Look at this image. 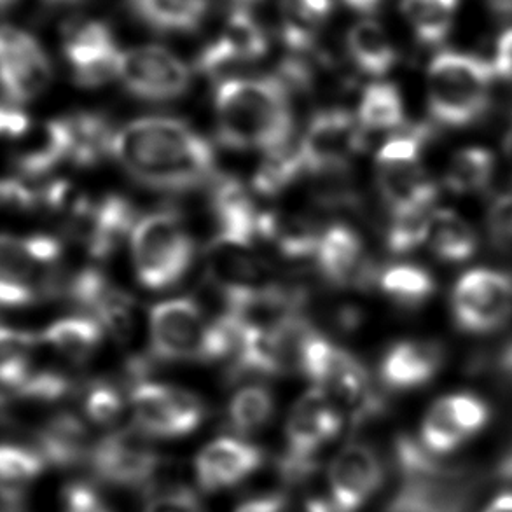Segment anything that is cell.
Listing matches in <instances>:
<instances>
[{"label": "cell", "instance_id": "1", "mask_svg": "<svg viewBox=\"0 0 512 512\" xmlns=\"http://www.w3.org/2000/svg\"><path fill=\"white\" fill-rule=\"evenodd\" d=\"M112 156L154 191L187 193L215 179L214 149L182 119H135L114 135Z\"/></svg>", "mask_w": 512, "mask_h": 512}, {"label": "cell", "instance_id": "2", "mask_svg": "<svg viewBox=\"0 0 512 512\" xmlns=\"http://www.w3.org/2000/svg\"><path fill=\"white\" fill-rule=\"evenodd\" d=\"M214 109L222 146L271 153L291 144V90L278 76L224 79L215 88Z\"/></svg>", "mask_w": 512, "mask_h": 512}, {"label": "cell", "instance_id": "3", "mask_svg": "<svg viewBox=\"0 0 512 512\" xmlns=\"http://www.w3.org/2000/svg\"><path fill=\"white\" fill-rule=\"evenodd\" d=\"M492 62L479 56L441 51L427 69L430 118L443 128H467L486 116L495 81Z\"/></svg>", "mask_w": 512, "mask_h": 512}, {"label": "cell", "instance_id": "4", "mask_svg": "<svg viewBox=\"0 0 512 512\" xmlns=\"http://www.w3.org/2000/svg\"><path fill=\"white\" fill-rule=\"evenodd\" d=\"M299 371L331 397L345 422L360 425L385 408L364 364L317 331L306 343Z\"/></svg>", "mask_w": 512, "mask_h": 512}, {"label": "cell", "instance_id": "5", "mask_svg": "<svg viewBox=\"0 0 512 512\" xmlns=\"http://www.w3.org/2000/svg\"><path fill=\"white\" fill-rule=\"evenodd\" d=\"M62 243L53 236L0 235V308H25L62 294Z\"/></svg>", "mask_w": 512, "mask_h": 512}, {"label": "cell", "instance_id": "6", "mask_svg": "<svg viewBox=\"0 0 512 512\" xmlns=\"http://www.w3.org/2000/svg\"><path fill=\"white\" fill-rule=\"evenodd\" d=\"M132 257L140 284L165 291L180 282L194 261V242L173 210H156L137 221Z\"/></svg>", "mask_w": 512, "mask_h": 512}, {"label": "cell", "instance_id": "7", "mask_svg": "<svg viewBox=\"0 0 512 512\" xmlns=\"http://www.w3.org/2000/svg\"><path fill=\"white\" fill-rule=\"evenodd\" d=\"M343 423L340 409L324 390L313 387L301 395L285 427V474L299 478L312 471L315 457L338 437Z\"/></svg>", "mask_w": 512, "mask_h": 512}, {"label": "cell", "instance_id": "8", "mask_svg": "<svg viewBox=\"0 0 512 512\" xmlns=\"http://www.w3.org/2000/svg\"><path fill=\"white\" fill-rule=\"evenodd\" d=\"M451 315L464 333H497L512 319V275L488 268L467 271L453 287Z\"/></svg>", "mask_w": 512, "mask_h": 512}, {"label": "cell", "instance_id": "9", "mask_svg": "<svg viewBox=\"0 0 512 512\" xmlns=\"http://www.w3.org/2000/svg\"><path fill=\"white\" fill-rule=\"evenodd\" d=\"M254 245L256 242L249 238L221 233L208 243L207 275L215 289L221 292L229 312L247 305L273 285L266 264L257 256Z\"/></svg>", "mask_w": 512, "mask_h": 512}, {"label": "cell", "instance_id": "10", "mask_svg": "<svg viewBox=\"0 0 512 512\" xmlns=\"http://www.w3.org/2000/svg\"><path fill=\"white\" fill-rule=\"evenodd\" d=\"M135 429L147 437L177 439L189 436L205 418V406L184 388L139 381L130 392Z\"/></svg>", "mask_w": 512, "mask_h": 512}, {"label": "cell", "instance_id": "11", "mask_svg": "<svg viewBox=\"0 0 512 512\" xmlns=\"http://www.w3.org/2000/svg\"><path fill=\"white\" fill-rule=\"evenodd\" d=\"M306 172L336 175L348 170L366 147V132L357 116L345 109H326L310 119L298 144Z\"/></svg>", "mask_w": 512, "mask_h": 512}, {"label": "cell", "instance_id": "12", "mask_svg": "<svg viewBox=\"0 0 512 512\" xmlns=\"http://www.w3.org/2000/svg\"><path fill=\"white\" fill-rule=\"evenodd\" d=\"M139 429H119L91 446L90 462L98 478L125 488L156 485L163 460Z\"/></svg>", "mask_w": 512, "mask_h": 512}, {"label": "cell", "instance_id": "13", "mask_svg": "<svg viewBox=\"0 0 512 512\" xmlns=\"http://www.w3.org/2000/svg\"><path fill=\"white\" fill-rule=\"evenodd\" d=\"M118 79L133 97L168 102L189 90L191 70L168 49L144 46L121 53Z\"/></svg>", "mask_w": 512, "mask_h": 512}, {"label": "cell", "instance_id": "14", "mask_svg": "<svg viewBox=\"0 0 512 512\" xmlns=\"http://www.w3.org/2000/svg\"><path fill=\"white\" fill-rule=\"evenodd\" d=\"M200 305L193 298H175L154 306L149 315V341L161 362L200 360L207 333Z\"/></svg>", "mask_w": 512, "mask_h": 512}, {"label": "cell", "instance_id": "15", "mask_svg": "<svg viewBox=\"0 0 512 512\" xmlns=\"http://www.w3.org/2000/svg\"><path fill=\"white\" fill-rule=\"evenodd\" d=\"M63 53L72 77L81 88H100L119 74L121 53L111 28L102 21H88L72 28L63 42Z\"/></svg>", "mask_w": 512, "mask_h": 512}, {"label": "cell", "instance_id": "16", "mask_svg": "<svg viewBox=\"0 0 512 512\" xmlns=\"http://www.w3.org/2000/svg\"><path fill=\"white\" fill-rule=\"evenodd\" d=\"M70 217L77 235L95 259L111 257L137 224L135 208L119 194H109L97 203L83 200Z\"/></svg>", "mask_w": 512, "mask_h": 512}, {"label": "cell", "instance_id": "17", "mask_svg": "<svg viewBox=\"0 0 512 512\" xmlns=\"http://www.w3.org/2000/svg\"><path fill=\"white\" fill-rule=\"evenodd\" d=\"M313 257L320 275L336 287H366L380 275L366 256L359 233L346 224L324 229Z\"/></svg>", "mask_w": 512, "mask_h": 512}, {"label": "cell", "instance_id": "18", "mask_svg": "<svg viewBox=\"0 0 512 512\" xmlns=\"http://www.w3.org/2000/svg\"><path fill=\"white\" fill-rule=\"evenodd\" d=\"M329 492L341 511L357 512L383 483V465L367 444L350 443L329 465Z\"/></svg>", "mask_w": 512, "mask_h": 512}, {"label": "cell", "instance_id": "19", "mask_svg": "<svg viewBox=\"0 0 512 512\" xmlns=\"http://www.w3.org/2000/svg\"><path fill=\"white\" fill-rule=\"evenodd\" d=\"M268 53V35L257 18L231 11L226 27L214 42L203 48L196 69L208 77H219L242 63L256 62Z\"/></svg>", "mask_w": 512, "mask_h": 512}, {"label": "cell", "instance_id": "20", "mask_svg": "<svg viewBox=\"0 0 512 512\" xmlns=\"http://www.w3.org/2000/svg\"><path fill=\"white\" fill-rule=\"evenodd\" d=\"M256 444L240 437H219L208 443L194 460V474L201 490L221 492L242 483L263 465Z\"/></svg>", "mask_w": 512, "mask_h": 512}, {"label": "cell", "instance_id": "21", "mask_svg": "<svg viewBox=\"0 0 512 512\" xmlns=\"http://www.w3.org/2000/svg\"><path fill=\"white\" fill-rule=\"evenodd\" d=\"M376 184L390 215L434 210L439 194L420 161L376 160Z\"/></svg>", "mask_w": 512, "mask_h": 512}, {"label": "cell", "instance_id": "22", "mask_svg": "<svg viewBox=\"0 0 512 512\" xmlns=\"http://www.w3.org/2000/svg\"><path fill=\"white\" fill-rule=\"evenodd\" d=\"M446 350L434 340L395 343L380 362V380L395 392L423 387L443 369Z\"/></svg>", "mask_w": 512, "mask_h": 512}, {"label": "cell", "instance_id": "23", "mask_svg": "<svg viewBox=\"0 0 512 512\" xmlns=\"http://www.w3.org/2000/svg\"><path fill=\"white\" fill-rule=\"evenodd\" d=\"M210 207L221 235L257 240V219L254 201L240 180L215 177L210 182Z\"/></svg>", "mask_w": 512, "mask_h": 512}, {"label": "cell", "instance_id": "24", "mask_svg": "<svg viewBox=\"0 0 512 512\" xmlns=\"http://www.w3.org/2000/svg\"><path fill=\"white\" fill-rule=\"evenodd\" d=\"M320 233L312 222L299 215L280 212H259L257 240L270 243L280 256L287 259H305L315 256Z\"/></svg>", "mask_w": 512, "mask_h": 512}, {"label": "cell", "instance_id": "25", "mask_svg": "<svg viewBox=\"0 0 512 512\" xmlns=\"http://www.w3.org/2000/svg\"><path fill=\"white\" fill-rule=\"evenodd\" d=\"M425 245H429L430 252L443 263H465L478 250V233L455 210H434Z\"/></svg>", "mask_w": 512, "mask_h": 512}, {"label": "cell", "instance_id": "26", "mask_svg": "<svg viewBox=\"0 0 512 512\" xmlns=\"http://www.w3.org/2000/svg\"><path fill=\"white\" fill-rule=\"evenodd\" d=\"M346 49L357 70L371 77L388 74L399 58L387 30L374 20L357 21L348 30Z\"/></svg>", "mask_w": 512, "mask_h": 512}, {"label": "cell", "instance_id": "27", "mask_svg": "<svg viewBox=\"0 0 512 512\" xmlns=\"http://www.w3.org/2000/svg\"><path fill=\"white\" fill-rule=\"evenodd\" d=\"M70 149L69 118L53 119L41 126L34 142H28V146L16 156V168L23 177H42L62 161L70 160Z\"/></svg>", "mask_w": 512, "mask_h": 512}, {"label": "cell", "instance_id": "28", "mask_svg": "<svg viewBox=\"0 0 512 512\" xmlns=\"http://www.w3.org/2000/svg\"><path fill=\"white\" fill-rule=\"evenodd\" d=\"M135 18L156 32H193L205 20L208 0H128Z\"/></svg>", "mask_w": 512, "mask_h": 512}, {"label": "cell", "instance_id": "29", "mask_svg": "<svg viewBox=\"0 0 512 512\" xmlns=\"http://www.w3.org/2000/svg\"><path fill=\"white\" fill-rule=\"evenodd\" d=\"M333 9V0H280V28L287 48L294 55L310 51Z\"/></svg>", "mask_w": 512, "mask_h": 512}, {"label": "cell", "instance_id": "30", "mask_svg": "<svg viewBox=\"0 0 512 512\" xmlns=\"http://www.w3.org/2000/svg\"><path fill=\"white\" fill-rule=\"evenodd\" d=\"M104 333V327L93 317L79 315L56 320L42 333L41 338L65 359L74 364H83L98 352Z\"/></svg>", "mask_w": 512, "mask_h": 512}, {"label": "cell", "instance_id": "31", "mask_svg": "<svg viewBox=\"0 0 512 512\" xmlns=\"http://www.w3.org/2000/svg\"><path fill=\"white\" fill-rule=\"evenodd\" d=\"M72 149L70 161L77 167H97L98 163L112 156L114 128L109 119L97 112H79L69 116Z\"/></svg>", "mask_w": 512, "mask_h": 512}, {"label": "cell", "instance_id": "32", "mask_svg": "<svg viewBox=\"0 0 512 512\" xmlns=\"http://www.w3.org/2000/svg\"><path fill=\"white\" fill-rule=\"evenodd\" d=\"M90 451L88 429L76 415H56L42 427L39 434V453L51 464H74L84 455H90Z\"/></svg>", "mask_w": 512, "mask_h": 512}, {"label": "cell", "instance_id": "33", "mask_svg": "<svg viewBox=\"0 0 512 512\" xmlns=\"http://www.w3.org/2000/svg\"><path fill=\"white\" fill-rule=\"evenodd\" d=\"M380 291L404 310H418L436 292V280L415 264H395L378 275Z\"/></svg>", "mask_w": 512, "mask_h": 512}, {"label": "cell", "instance_id": "34", "mask_svg": "<svg viewBox=\"0 0 512 512\" xmlns=\"http://www.w3.org/2000/svg\"><path fill=\"white\" fill-rule=\"evenodd\" d=\"M364 132H399L406 126V112L401 91L390 83L367 86L357 112Z\"/></svg>", "mask_w": 512, "mask_h": 512}, {"label": "cell", "instance_id": "35", "mask_svg": "<svg viewBox=\"0 0 512 512\" xmlns=\"http://www.w3.org/2000/svg\"><path fill=\"white\" fill-rule=\"evenodd\" d=\"M53 79V67L41 49L7 69H0V91L6 102L21 104L42 95Z\"/></svg>", "mask_w": 512, "mask_h": 512}, {"label": "cell", "instance_id": "36", "mask_svg": "<svg viewBox=\"0 0 512 512\" xmlns=\"http://www.w3.org/2000/svg\"><path fill=\"white\" fill-rule=\"evenodd\" d=\"M460 0H401L404 18L420 44L437 46L450 35Z\"/></svg>", "mask_w": 512, "mask_h": 512}, {"label": "cell", "instance_id": "37", "mask_svg": "<svg viewBox=\"0 0 512 512\" xmlns=\"http://www.w3.org/2000/svg\"><path fill=\"white\" fill-rule=\"evenodd\" d=\"M495 156L485 147H467L451 158L444 184L455 194H476L492 184Z\"/></svg>", "mask_w": 512, "mask_h": 512}, {"label": "cell", "instance_id": "38", "mask_svg": "<svg viewBox=\"0 0 512 512\" xmlns=\"http://www.w3.org/2000/svg\"><path fill=\"white\" fill-rule=\"evenodd\" d=\"M306 172L299 146H285L264 156L252 179V189L259 196L273 198L287 191Z\"/></svg>", "mask_w": 512, "mask_h": 512}, {"label": "cell", "instance_id": "39", "mask_svg": "<svg viewBox=\"0 0 512 512\" xmlns=\"http://www.w3.org/2000/svg\"><path fill=\"white\" fill-rule=\"evenodd\" d=\"M37 338L34 334L0 327V388L9 395L32 373V355Z\"/></svg>", "mask_w": 512, "mask_h": 512}, {"label": "cell", "instance_id": "40", "mask_svg": "<svg viewBox=\"0 0 512 512\" xmlns=\"http://www.w3.org/2000/svg\"><path fill=\"white\" fill-rule=\"evenodd\" d=\"M275 411V401L268 388L247 385L229 401L228 422L238 434H254L266 427Z\"/></svg>", "mask_w": 512, "mask_h": 512}, {"label": "cell", "instance_id": "41", "mask_svg": "<svg viewBox=\"0 0 512 512\" xmlns=\"http://www.w3.org/2000/svg\"><path fill=\"white\" fill-rule=\"evenodd\" d=\"M46 464L39 451L0 444V492L18 497L25 486L41 476Z\"/></svg>", "mask_w": 512, "mask_h": 512}, {"label": "cell", "instance_id": "42", "mask_svg": "<svg viewBox=\"0 0 512 512\" xmlns=\"http://www.w3.org/2000/svg\"><path fill=\"white\" fill-rule=\"evenodd\" d=\"M467 436L460 429L448 397H443L432 404L422 423V446L432 455H444L457 450Z\"/></svg>", "mask_w": 512, "mask_h": 512}, {"label": "cell", "instance_id": "43", "mask_svg": "<svg viewBox=\"0 0 512 512\" xmlns=\"http://www.w3.org/2000/svg\"><path fill=\"white\" fill-rule=\"evenodd\" d=\"M432 212L434 210L390 215L387 238H385L388 252L395 256H404L420 249L427 240V229H429Z\"/></svg>", "mask_w": 512, "mask_h": 512}, {"label": "cell", "instance_id": "44", "mask_svg": "<svg viewBox=\"0 0 512 512\" xmlns=\"http://www.w3.org/2000/svg\"><path fill=\"white\" fill-rule=\"evenodd\" d=\"M125 411V399L112 383H93L84 395V415L95 425L112 427Z\"/></svg>", "mask_w": 512, "mask_h": 512}, {"label": "cell", "instance_id": "45", "mask_svg": "<svg viewBox=\"0 0 512 512\" xmlns=\"http://www.w3.org/2000/svg\"><path fill=\"white\" fill-rule=\"evenodd\" d=\"M72 390L67 376L55 371H37L28 374L27 380L14 390V397L28 401L55 402L63 399Z\"/></svg>", "mask_w": 512, "mask_h": 512}, {"label": "cell", "instance_id": "46", "mask_svg": "<svg viewBox=\"0 0 512 512\" xmlns=\"http://www.w3.org/2000/svg\"><path fill=\"white\" fill-rule=\"evenodd\" d=\"M448 401H450L455 420L467 437L478 434L479 430L483 429L490 420V409L476 395H448Z\"/></svg>", "mask_w": 512, "mask_h": 512}, {"label": "cell", "instance_id": "47", "mask_svg": "<svg viewBox=\"0 0 512 512\" xmlns=\"http://www.w3.org/2000/svg\"><path fill=\"white\" fill-rule=\"evenodd\" d=\"M42 46L34 35L18 27H0V69H7L14 63L41 51Z\"/></svg>", "mask_w": 512, "mask_h": 512}, {"label": "cell", "instance_id": "48", "mask_svg": "<svg viewBox=\"0 0 512 512\" xmlns=\"http://www.w3.org/2000/svg\"><path fill=\"white\" fill-rule=\"evenodd\" d=\"M486 228L495 245L502 249L512 245V191L495 198L486 217Z\"/></svg>", "mask_w": 512, "mask_h": 512}, {"label": "cell", "instance_id": "49", "mask_svg": "<svg viewBox=\"0 0 512 512\" xmlns=\"http://www.w3.org/2000/svg\"><path fill=\"white\" fill-rule=\"evenodd\" d=\"M469 367L476 373H493L500 380L512 383V338L493 352L476 355Z\"/></svg>", "mask_w": 512, "mask_h": 512}, {"label": "cell", "instance_id": "50", "mask_svg": "<svg viewBox=\"0 0 512 512\" xmlns=\"http://www.w3.org/2000/svg\"><path fill=\"white\" fill-rule=\"evenodd\" d=\"M65 512H114L93 488L83 483L70 485L63 493Z\"/></svg>", "mask_w": 512, "mask_h": 512}, {"label": "cell", "instance_id": "51", "mask_svg": "<svg viewBox=\"0 0 512 512\" xmlns=\"http://www.w3.org/2000/svg\"><path fill=\"white\" fill-rule=\"evenodd\" d=\"M144 512H203L193 493L184 488H170L147 504Z\"/></svg>", "mask_w": 512, "mask_h": 512}, {"label": "cell", "instance_id": "52", "mask_svg": "<svg viewBox=\"0 0 512 512\" xmlns=\"http://www.w3.org/2000/svg\"><path fill=\"white\" fill-rule=\"evenodd\" d=\"M30 132V119L16 104H0V139L18 140Z\"/></svg>", "mask_w": 512, "mask_h": 512}, {"label": "cell", "instance_id": "53", "mask_svg": "<svg viewBox=\"0 0 512 512\" xmlns=\"http://www.w3.org/2000/svg\"><path fill=\"white\" fill-rule=\"evenodd\" d=\"M492 67L495 76L512 81V27L502 32L499 41L495 44Z\"/></svg>", "mask_w": 512, "mask_h": 512}, {"label": "cell", "instance_id": "54", "mask_svg": "<svg viewBox=\"0 0 512 512\" xmlns=\"http://www.w3.org/2000/svg\"><path fill=\"white\" fill-rule=\"evenodd\" d=\"M287 511V504L282 495H263V497H256V499L247 500L243 502L242 506H238L235 512H285Z\"/></svg>", "mask_w": 512, "mask_h": 512}, {"label": "cell", "instance_id": "55", "mask_svg": "<svg viewBox=\"0 0 512 512\" xmlns=\"http://www.w3.org/2000/svg\"><path fill=\"white\" fill-rule=\"evenodd\" d=\"M231 11L250 14L257 18V11L266 4V0H228ZM259 20V18H257Z\"/></svg>", "mask_w": 512, "mask_h": 512}, {"label": "cell", "instance_id": "56", "mask_svg": "<svg viewBox=\"0 0 512 512\" xmlns=\"http://www.w3.org/2000/svg\"><path fill=\"white\" fill-rule=\"evenodd\" d=\"M306 512H345L331 499H312L306 502Z\"/></svg>", "mask_w": 512, "mask_h": 512}, {"label": "cell", "instance_id": "57", "mask_svg": "<svg viewBox=\"0 0 512 512\" xmlns=\"http://www.w3.org/2000/svg\"><path fill=\"white\" fill-rule=\"evenodd\" d=\"M483 512H512V492L499 495Z\"/></svg>", "mask_w": 512, "mask_h": 512}, {"label": "cell", "instance_id": "58", "mask_svg": "<svg viewBox=\"0 0 512 512\" xmlns=\"http://www.w3.org/2000/svg\"><path fill=\"white\" fill-rule=\"evenodd\" d=\"M497 476H499L502 481L512 483V446L507 450L506 455L502 457L499 465H497Z\"/></svg>", "mask_w": 512, "mask_h": 512}, {"label": "cell", "instance_id": "59", "mask_svg": "<svg viewBox=\"0 0 512 512\" xmlns=\"http://www.w3.org/2000/svg\"><path fill=\"white\" fill-rule=\"evenodd\" d=\"M493 11L500 14H512V0H490Z\"/></svg>", "mask_w": 512, "mask_h": 512}, {"label": "cell", "instance_id": "60", "mask_svg": "<svg viewBox=\"0 0 512 512\" xmlns=\"http://www.w3.org/2000/svg\"><path fill=\"white\" fill-rule=\"evenodd\" d=\"M506 156H507V160L511 161V163H512V128H511V132L507 133Z\"/></svg>", "mask_w": 512, "mask_h": 512}, {"label": "cell", "instance_id": "61", "mask_svg": "<svg viewBox=\"0 0 512 512\" xmlns=\"http://www.w3.org/2000/svg\"><path fill=\"white\" fill-rule=\"evenodd\" d=\"M16 0H0V11H6L9 7L14 6Z\"/></svg>", "mask_w": 512, "mask_h": 512}, {"label": "cell", "instance_id": "62", "mask_svg": "<svg viewBox=\"0 0 512 512\" xmlns=\"http://www.w3.org/2000/svg\"><path fill=\"white\" fill-rule=\"evenodd\" d=\"M48 2H55V4H72V2H79V0H48Z\"/></svg>", "mask_w": 512, "mask_h": 512}]
</instances>
